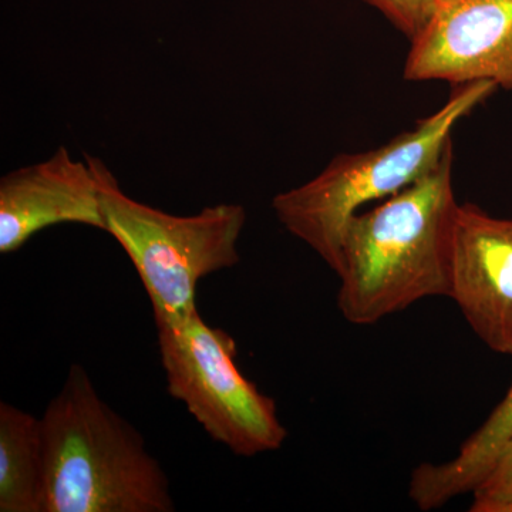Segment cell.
Returning <instances> with one entry per match:
<instances>
[{"mask_svg":"<svg viewBox=\"0 0 512 512\" xmlns=\"http://www.w3.org/2000/svg\"><path fill=\"white\" fill-rule=\"evenodd\" d=\"M453 146L436 168L357 212L342 238L338 308L353 325H375L431 296H448L458 202Z\"/></svg>","mask_w":512,"mask_h":512,"instance_id":"obj_1","label":"cell"},{"mask_svg":"<svg viewBox=\"0 0 512 512\" xmlns=\"http://www.w3.org/2000/svg\"><path fill=\"white\" fill-rule=\"evenodd\" d=\"M42 421L43 512H170V481L143 436L74 365Z\"/></svg>","mask_w":512,"mask_h":512,"instance_id":"obj_2","label":"cell"},{"mask_svg":"<svg viewBox=\"0 0 512 512\" xmlns=\"http://www.w3.org/2000/svg\"><path fill=\"white\" fill-rule=\"evenodd\" d=\"M498 89L493 82L458 84L447 103L389 143L340 154L313 180L272 201L279 222L338 272L346 225L367 202L392 197L437 167L453 146L454 127Z\"/></svg>","mask_w":512,"mask_h":512,"instance_id":"obj_3","label":"cell"},{"mask_svg":"<svg viewBox=\"0 0 512 512\" xmlns=\"http://www.w3.org/2000/svg\"><path fill=\"white\" fill-rule=\"evenodd\" d=\"M86 158L99 180L106 232L133 262L154 315L197 309L198 282L239 262L245 208L220 204L187 217L168 214L131 198L103 161Z\"/></svg>","mask_w":512,"mask_h":512,"instance_id":"obj_4","label":"cell"},{"mask_svg":"<svg viewBox=\"0 0 512 512\" xmlns=\"http://www.w3.org/2000/svg\"><path fill=\"white\" fill-rule=\"evenodd\" d=\"M168 392L207 431L241 457L279 450L288 431L271 397L237 366V343L208 325L198 309L154 315Z\"/></svg>","mask_w":512,"mask_h":512,"instance_id":"obj_5","label":"cell"},{"mask_svg":"<svg viewBox=\"0 0 512 512\" xmlns=\"http://www.w3.org/2000/svg\"><path fill=\"white\" fill-rule=\"evenodd\" d=\"M404 79L512 90V0H440L412 40Z\"/></svg>","mask_w":512,"mask_h":512,"instance_id":"obj_6","label":"cell"},{"mask_svg":"<svg viewBox=\"0 0 512 512\" xmlns=\"http://www.w3.org/2000/svg\"><path fill=\"white\" fill-rule=\"evenodd\" d=\"M447 298L488 349L512 356V220L458 205Z\"/></svg>","mask_w":512,"mask_h":512,"instance_id":"obj_7","label":"cell"},{"mask_svg":"<svg viewBox=\"0 0 512 512\" xmlns=\"http://www.w3.org/2000/svg\"><path fill=\"white\" fill-rule=\"evenodd\" d=\"M60 224L106 231L100 185L92 164L73 160L66 147L0 180V254L22 248L40 231Z\"/></svg>","mask_w":512,"mask_h":512,"instance_id":"obj_8","label":"cell"},{"mask_svg":"<svg viewBox=\"0 0 512 512\" xmlns=\"http://www.w3.org/2000/svg\"><path fill=\"white\" fill-rule=\"evenodd\" d=\"M511 441L512 384L503 402L461 446L456 457L441 464L423 463L413 471L410 500L421 511H433L458 495L473 493Z\"/></svg>","mask_w":512,"mask_h":512,"instance_id":"obj_9","label":"cell"},{"mask_svg":"<svg viewBox=\"0 0 512 512\" xmlns=\"http://www.w3.org/2000/svg\"><path fill=\"white\" fill-rule=\"evenodd\" d=\"M45 446L40 417L0 403V512H43Z\"/></svg>","mask_w":512,"mask_h":512,"instance_id":"obj_10","label":"cell"},{"mask_svg":"<svg viewBox=\"0 0 512 512\" xmlns=\"http://www.w3.org/2000/svg\"><path fill=\"white\" fill-rule=\"evenodd\" d=\"M471 494V512H512V441Z\"/></svg>","mask_w":512,"mask_h":512,"instance_id":"obj_11","label":"cell"},{"mask_svg":"<svg viewBox=\"0 0 512 512\" xmlns=\"http://www.w3.org/2000/svg\"><path fill=\"white\" fill-rule=\"evenodd\" d=\"M413 40L436 12L440 0H365Z\"/></svg>","mask_w":512,"mask_h":512,"instance_id":"obj_12","label":"cell"}]
</instances>
